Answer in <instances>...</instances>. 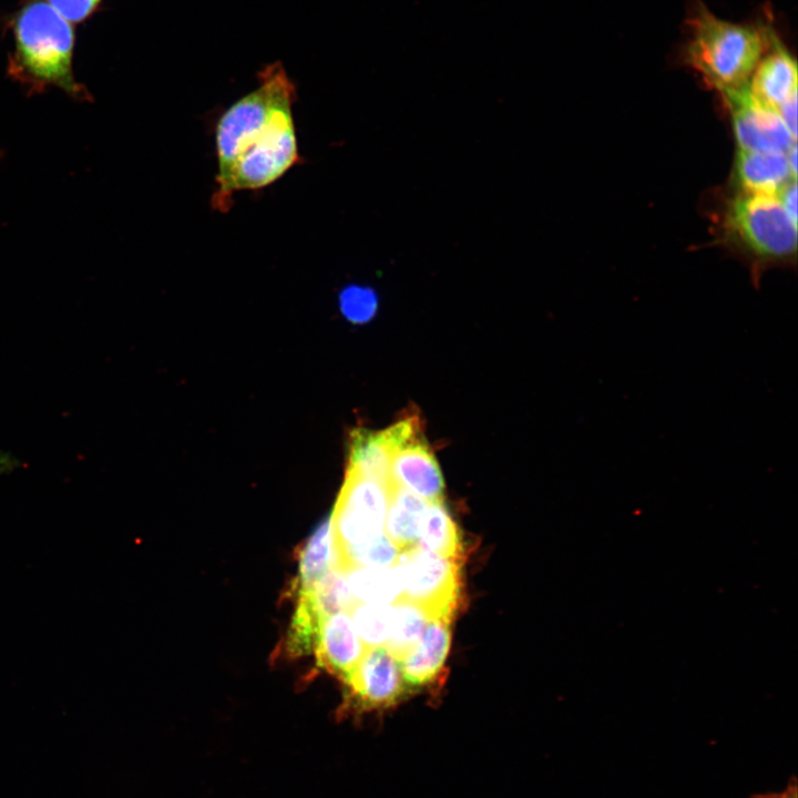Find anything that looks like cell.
I'll return each instance as SVG.
<instances>
[{
    "label": "cell",
    "instance_id": "cell-1",
    "mask_svg": "<svg viewBox=\"0 0 798 798\" xmlns=\"http://www.w3.org/2000/svg\"><path fill=\"white\" fill-rule=\"evenodd\" d=\"M257 76L258 85L216 123L217 173L211 204L221 213L231 209L237 192L267 187L300 162L291 79L280 62L267 64Z\"/></svg>",
    "mask_w": 798,
    "mask_h": 798
},
{
    "label": "cell",
    "instance_id": "cell-2",
    "mask_svg": "<svg viewBox=\"0 0 798 798\" xmlns=\"http://www.w3.org/2000/svg\"><path fill=\"white\" fill-rule=\"evenodd\" d=\"M13 50L7 73L31 93L58 88L70 98L91 101L73 73V25L47 0H22L11 17Z\"/></svg>",
    "mask_w": 798,
    "mask_h": 798
},
{
    "label": "cell",
    "instance_id": "cell-3",
    "mask_svg": "<svg viewBox=\"0 0 798 798\" xmlns=\"http://www.w3.org/2000/svg\"><path fill=\"white\" fill-rule=\"evenodd\" d=\"M775 37L768 27L724 20L697 2L688 17L684 57L710 86L724 94L748 85Z\"/></svg>",
    "mask_w": 798,
    "mask_h": 798
},
{
    "label": "cell",
    "instance_id": "cell-4",
    "mask_svg": "<svg viewBox=\"0 0 798 798\" xmlns=\"http://www.w3.org/2000/svg\"><path fill=\"white\" fill-rule=\"evenodd\" d=\"M726 228L744 248L763 259H781L795 254L797 222L778 197L743 194L728 206Z\"/></svg>",
    "mask_w": 798,
    "mask_h": 798
},
{
    "label": "cell",
    "instance_id": "cell-5",
    "mask_svg": "<svg viewBox=\"0 0 798 798\" xmlns=\"http://www.w3.org/2000/svg\"><path fill=\"white\" fill-rule=\"evenodd\" d=\"M460 563L418 545L402 550L395 564L401 597L421 606L430 620H451L460 598Z\"/></svg>",
    "mask_w": 798,
    "mask_h": 798
},
{
    "label": "cell",
    "instance_id": "cell-6",
    "mask_svg": "<svg viewBox=\"0 0 798 798\" xmlns=\"http://www.w3.org/2000/svg\"><path fill=\"white\" fill-rule=\"evenodd\" d=\"M389 487L390 482L347 469L330 515L334 551L365 543L385 533Z\"/></svg>",
    "mask_w": 798,
    "mask_h": 798
},
{
    "label": "cell",
    "instance_id": "cell-7",
    "mask_svg": "<svg viewBox=\"0 0 798 798\" xmlns=\"http://www.w3.org/2000/svg\"><path fill=\"white\" fill-rule=\"evenodd\" d=\"M346 702L358 709L391 706L408 690L400 662L386 648H367L355 668L342 679Z\"/></svg>",
    "mask_w": 798,
    "mask_h": 798
},
{
    "label": "cell",
    "instance_id": "cell-8",
    "mask_svg": "<svg viewBox=\"0 0 798 798\" xmlns=\"http://www.w3.org/2000/svg\"><path fill=\"white\" fill-rule=\"evenodd\" d=\"M723 95L732 111L739 150L787 153L796 144L777 110L759 102L748 85Z\"/></svg>",
    "mask_w": 798,
    "mask_h": 798
},
{
    "label": "cell",
    "instance_id": "cell-9",
    "mask_svg": "<svg viewBox=\"0 0 798 798\" xmlns=\"http://www.w3.org/2000/svg\"><path fill=\"white\" fill-rule=\"evenodd\" d=\"M390 481L427 502L442 500L444 483L440 467L422 434L392 453Z\"/></svg>",
    "mask_w": 798,
    "mask_h": 798
},
{
    "label": "cell",
    "instance_id": "cell-10",
    "mask_svg": "<svg viewBox=\"0 0 798 798\" xmlns=\"http://www.w3.org/2000/svg\"><path fill=\"white\" fill-rule=\"evenodd\" d=\"M366 649L349 612H338L324 618L314 649L318 666L344 679Z\"/></svg>",
    "mask_w": 798,
    "mask_h": 798
},
{
    "label": "cell",
    "instance_id": "cell-11",
    "mask_svg": "<svg viewBox=\"0 0 798 798\" xmlns=\"http://www.w3.org/2000/svg\"><path fill=\"white\" fill-rule=\"evenodd\" d=\"M748 89L759 102L775 110L797 93L796 61L777 37L757 63Z\"/></svg>",
    "mask_w": 798,
    "mask_h": 798
},
{
    "label": "cell",
    "instance_id": "cell-12",
    "mask_svg": "<svg viewBox=\"0 0 798 798\" xmlns=\"http://www.w3.org/2000/svg\"><path fill=\"white\" fill-rule=\"evenodd\" d=\"M735 180L744 194L776 196L796 176L785 153L738 150Z\"/></svg>",
    "mask_w": 798,
    "mask_h": 798
},
{
    "label": "cell",
    "instance_id": "cell-13",
    "mask_svg": "<svg viewBox=\"0 0 798 798\" xmlns=\"http://www.w3.org/2000/svg\"><path fill=\"white\" fill-rule=\"evenodd\" d=\"M449 618L430 620L416 646L400 661L408 687L430 683L441 671L451 643Z\"/></svg>",
    "mask_w": 798,
    "mask_h": 798
},
{
    "label": "cell",
    "instance_id": "cell-14",
    "mask_svg": "<svg viewBox=\"0 0 798 798\" xmlns=\"http://www.w3.org/2000/svg\"><path fill=\"white\" fill-rule=\"evenodd\" d=\"M392 443L386 430L356 429L350 434L347 469L386 483L390 482Z\"/></svg>",
    "mask_w": 798,
    "mask_h": 798
},
{
    "label": "cell",
    "instance_id": "cell-15",
    "mask_svg": "<svg viewBox=\"0 0 798 798\" xmlns=\"http://www.w3.org/2000/svg\"><path fill=\"white\" fill-rule=\"evenodd\" d=\"M417 543L423 550L461 561L460 531L442 500L427 503L419 520Z\"/></svg>",
    "mask_w": 798,
    "mask_h": 798
},
{
    "label": "cell",
    "instance_id": "cell-16",
    "mask_svg": "<svg viewBox=\"0 0 798 798\" xmlns=\"http://www.w3.org/2000/svg\"><path fill=\"white\" fill-rule=\"evenodd\" d=\"M427 501L390 481L386 535L402 551L417 545L418 525Z\"/></svg>",
    "mask_w": 798,
    "mask_h": 798
},
{
    "label": "cell",
    "instance_id": "cell-17",
    "mask_svg": "<svg viewBox=\"0 0 798 798\" xmlns=\"http://www.w3.org/2000/svg\"><path fill=\"white\" fill-rule=\"evenodd\" d=\"M298 574L291 593L308 589L332 569L334 550L330 516L324 518L299 551Z\"/></svg>",
    "mask_w": 798,
    "mask_h": 798
},
{
    "label": "cell",
    "instance_id": "cell-18",
    "mask_svg": "<svg viewBox=\"0 0 798 798\" xmlns=\"http://www.w3.org/2000/svg\"><path fill=\"white\" fill-rule=\"evenodd\" d=\"M344 575L357 603L392 604L401 597V585L395 565L385 569L354 567Z\"/></svg>",
    "mask_w": 798,
    "mask_h": 798
},
{
    "label": "cell",
    "instance_id": "cell-19",
    "mask_svg": "<svg viewBox=\"0 0 798 798\" xmlns=\"http://www.w3.org/2000/svg\"><path fill=\"white\" fill-rule=\"evenodd\" d=\"M429 621L421 606L400 597L391 604L390 634L385 647L400 662L419 642Z\"/></svg>",
    "mask_w": 798,
    "mask_h": 798
},
{
    "label": "cell",
    "instance_id": "cell-20",
    "mask_svg": "<svg viewBox=\"0 0 798 798\" xmlns=\"http://www.w3.org/2000/svg\"><path fill=\"white\" fill-rule=\"evenodd\" d=\"M298 602L288 628L284 649L289 657H300L315 649L324 617L305 591L296 594Z\"/></svg>",
    "mask_w": 798,
    "mask_h": 798
},
{
    "label": "cell",
    "instance_id": "cell-21",
    "mask_svg": "<svg viewBox=\"0 0 798 798\" xmlns=\"http://www.w3.org/2000/svg\"><path fill=\"white\" fill-rule=\"evenodd\" d=\"M348 612L366 648L386 646L390 634V604L356 603Z\"/></svg>",
    "mask_w": 798,
    "mask_h": 798
},
{
    "label": "cell",
    "instance_id": "cell-22",
    "mask_svg": "<svg viewBox=\"0 0 798 798\" xmlns=\"http://www.w3.org/2000/svg\"><path fill=\"white\" fill-rule=\"evenodd\" d=\"M342 316L350 323L362 325L370 321L378 309V296L366 286L349 285L338 297Z\"/></svg>",
    "mask_w": 798,
    "mask_h": 798
},
{
    "label": "cell",
    "instance_id": "cell-23",
    "mask_svg": "<svg viewBox=\"0 0 798 798\" xmlns=\"http://www.w3.org/2000/svg\"><path fill=\"white\" fill-rule=\"evenodd\" d=\"M62 17L71 23H80L90 18L103 0H47Z\"/></svg>",
    "mask_w": 798,
    "mask_h": 798
},
{
    "label": "cell",
    "instance_id": "cell-24",
    "mask_svg": "<svg viewBox=\"0 0 798 798\" xmlns=\"http://www.w3.org/2000/svg\"><path fill=\"white\" fill-rule=\"evenodd\" d=\"M777 112L790 134L797 137V93L777 108Z\"/></svg>",
    "mask_w": 798,
    "mask_h": 798
},
{
    "label": "cell",
    "instance_id": "cell-25",
    "mask_svg": "<svg viewBox=\"0 0 798 798\" xmlns=\"http://www.w3.org/2000/svg\"><path fill=\"white\" fill-rule=\"evenodd\" d=\"M778 200L789 214L797 222V184L796 181L788 183L778 194Z\"/></svg>",
    "mask_w": 798,
    "mask_h": 798
},
{
    "label": "cell",
    "instance_id": "cell-26",
    "mask_svg": "<svg viewBox=\"0 0 798 798\" xmlns=\"http://www.w3.org/2000/svg\"><path fill=\"white\" fill-rule=\"evenodd\" d=\"M755 798H797L796 781L792 779L782 791L760 795Z\"/></svg>",
    "mask_w": 798,
    "mask_h": 798
},
{
    "label": "cell",
    "instance_id": "cell-27",
    "mask_svg": "<svg viewBox=\"0 0 798 798\" xmlns=\"http://www.w3.org/2000/svg\"><path fill=\"white\" fill-rule=\"evenodd\" d=\"M787 162L795 176H797V147L796 144L787 152Z\"/></svg>",
    "mask_w": 798,
    "mask_h": 798
},
{
    "label": "cell",
    "instance_id": "cell-28",
    "mask_svg": "<svg viewBox=\"0 0 798 798\" xmlns=\"http://www.w3.org/2000/svg\"><path fill=\"white\" fill-rule=\"evenodd\" d=\"M0 157H1V151H0Z\"/></svg>",
    "mask_w": 798,
    "mask_h": 798
}]
</instances>
